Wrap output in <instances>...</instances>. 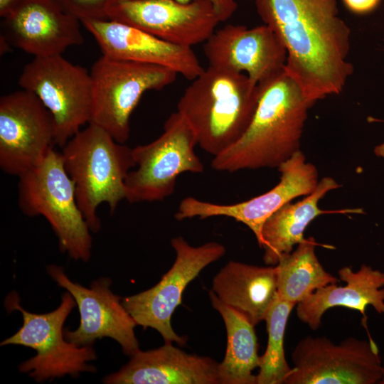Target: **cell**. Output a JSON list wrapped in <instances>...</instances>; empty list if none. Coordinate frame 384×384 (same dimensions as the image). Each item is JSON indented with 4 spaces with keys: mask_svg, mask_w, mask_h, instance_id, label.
Returning <instances> with one entry per match:
<instances>
[{
    "mask_svg": "<svg viewBox=\"0 0 384 384\" xmlns=\"http://www.w3.org/2000/svg\"><path fill=\"white\" fill-rule=\"evenodd\" d=\"M338 274L346 285L331 284L316 290L297 304L299 319L316 331L328 309L336 306L354 309L361 314V324L369 340L373 341L367 326L366 309L370 305L377 313L384 314V272L363 264L356 272L351 267H343Z\"/></svg>",
    "mask_w": 384,
    "mask_h": 384,
    "instance_id": "cell-20",
    "label": "cell"
},
{
    "mask_svg": "<svg viewBox=\"0 0 384 384\" xmlns=\"http://www.w3.org/2000/svg\"><path fill=\"white\" fill-rule=\"evenodd\" d=\"M15 292L5 299L8 312L19 311L23 317L21 328L13 336L4 340L1 346L20 345L30 347L36 355L18 366L23 373H29L37 382L69 375L77 377L81 372L96 371L87 362L95 360L92 346H80L67 341L63 330L64 322L76 302L68 292L63 294L59 306L48 313L34 314L25 310Z\"/></svg>",
    "mask_w": 384,
    "mask_h": 384,
    "instance_id": "cell-6",
    "label": "cell"
},
{
    "mask_svg": "<svg viewBox=\"0 0 384 384\" xmlns=\"http://www.w3.org/2000/svg\"><path fill=\"white\" fill-rule=\"evenodd\" d=\"M257 12L287 53L285 70L316 102L340 94L353 65L348 60L351 29L336 0H254Z\"/></svg>",
    "mask_w": 384,
    "mask_h": 384,
    "instance_id": "cell-1",
    "label": "cell"
},
{
    "mask_svg": "<svg viewBox=\"0 0 384 384\" xmlns=\"http://www.w3.org/2000/svg\"><path fill=\"white\" fill-rule=\"evenodd\" d=\"M340 186L333 178L324 177L311 193L295 203L284 205L265 220L262 247L266 265H276L282 255L291 252L294 245L304 241V232L316 217L328 213H363L361 209L328 211L319 207V201L328 192Z\"/></svg>",
    "mask_w": 384,
    "mask_h": 384,
    "instance_id": "cell-22",
    "label": "cell"
},
{
    "mask_svg": "<svg viewBox=\"0 0 384 384\" xmlns=\"http://www.w3.org/2000/svg\"><path fill=\"white\" fill-rule=\"evenodd\" d=\"M55 145L51 114L26 90L0 98V168L18 177L38 164Z\"/></svg>",
    "mask_w": 384,
    "mask_h": 384,
    "instance_id": "cell-13",
    "label": "cell"
},
{
    "mask_svg": "<svg viewBox=\"0 0 384 384\" xmlns=\"http://www.w3.org/2000/svg\"><path fill=\"white\" fill-rule=\"evenodd\" d=\"M3 19L2 35L34 58L62 55L68 48L84 43L80 21L53 0H23Z\"/></svg>",
    "mask_w": 384,
    "mask_h": 384,
    "instance_id": "cell-18",
    "label": "cell"
},
{
    "mask_svg": "<svg viewBox=\"0 0 384 384\" xmlns=\"http://www.w3.org/2000/svg\"><path fill=\"white\" fill-rule=\"evenodd\" d=\"M379 384H384V371H383L382 378L380 379V380L379 382Z\"/></svg>",
    "mask_w": 384,
    "mask_h": 384,
    "instance_id": "cell-31",
    "label": "cell"
},
{
    "mask_svg": "<svg viewBox=\"0 0 384 384\" xmlns=\"http://www.w3.org/2000/svg\"><path fill=\"white\" fill-rule=\"evenodd\" d=\"M279 182L270 191L246 201L235 204L213 203L194 197L184 198L179 203L175 218L178 220L198 217L232 218L246 225L255 234L262 247V229L265 220L294 198L311 193L319 184L316 167L306 162L299 150L279 168Z\"/></svg>",
    "mask_w": 384,
    "mask_h": 384,
    "instance_id": "cell-14",
    "label": "cell"
},
{
    "mask_svg": "<svg viewBox=\"0 0 384 384\" xmlns=\"http://www.w3.org/2000/svg\"><path fill=\"white\" fill-rule=\"evenodd\" d=\"M218 363L188 353L172 343L132 356L117 372L106 375V384H219Z\"/></svg>",
    "mask_w": 384,
    "mask_h": 384,
    "instance_id": "cell-19",
    "label": "cell"
},
{
    "mask_svg": "<svg viewBox=\"0 0 384 384\" xmlns=\"http://www.w3.org/2000/svg\"><path fill=\"white\" fill-rule=\"evenodd\" d=\"M260 98L259 85L247 75L208 65L177 103L193 129L198 145L215 156L245 132Z\"/></svg>",
    "mask_w": 384,
    "mask_h": 384,
    "instance_id": "cell-3",
    "label": "cell"
},
{
    "mask_svg": "<svg viewBox=\"0 0 384 384\" xmlns=\"http://www.w3.org/2000/svg\"><path fill=\"white\" fill-rule=\"evenodd\" d=\"M258 85L260 98L250 124L234 144L213 156V169H278L300 150L308 112L315 102L285 69Z\"/></svg>",
    "mask_w": 384,
    "mask_h": 384,
    "instance_id": "cell-2",
    "label": "cell"
},
{
    "mask_svg": "<svg viewBox=\"0 0 384 384\" xmlns=\"http://www.w3.org/2000/svg\"><path fill=\"white\" fill-rule=\"evenodd\" d=\"M65 12L83 20L107 19V11L116 0H53Z\"/></svg>",
    "mask_w": 384,
    "mask_h": 384,
    "instance_id": "cell-26",
    "label": "cell"
},
{
    "mask_svg": "<svg viewBox=\"0 0 384 384\" xmlns=\"http://www.w3.org/2000/svg\"><path fill=\"white\" fill-rule=\"evenodd\" d=\"M213 307L221 315L227 332V347L218 363L219 384H256L252 370L259 366L255 326L240 313L223 303L211 290Z\"/></svg>",
    "mask_w": 384,
    "mask_h": 384,
    "instance_id": "cell-23",
    "label": "cell"
},
{
    "mask_svg": "<svg viewBox=\"0 0 384 384\" xmlns=\"http://www.w3.org/2000/svg\"><path fill=\"white\" fill-rule=\"evenodd\" d=\"M23 0H0V16L3 18L10 15Z\"/></svg>",
    "mask_w": 384,
    "mask_h": 384,
    "instance_id": "cell-29",
    "label": "cell"
},
{
    "mask_svg": "<svg viewBox=\"0 0 384 384\" xmlns=\"http://www.w3.org/2000/svg\"><path fill=\"white\" fill-rule=\"evenodd\" d=\"M171 244L176 259L169 270L153 287L124 297L122 303L137 325L156 330L165 343L184 345L186 338L173 329L171 316L181 304L186 286L207 265L222 257L225 248L216 242L194 247L181 236L174 238Z\"/></svg>",
    "mask_w": 384,
    "mask_h": 384,
    "instance_id": "cell-11",
    "label": "cell"
},
{
    "mask_svg": "<svg viewBox=\"0 0 384 384\" xmlns=\"http://www.w3.org/2000/svg\"><path fill=\"white\" fill-rule=\"evenodd\" d=\"M107 19L189 48L204 43L223 22L210 0H117L110 7Z\"/></svg>",
    "mask_w": 384,
    "mask_h": 384,
    "instance_id": "cell-12",
    "label": "cell"
},
{
    "mask_svg": "<svg viewBox=\"0 0 384 384\" xmlns=\"http://www.w3.org/2000/svg\"><path fill=\"white\" fill-rule=\"evenodd\" d=\"M102 55L161 65L193 80L204 70L192 48L176 45L134 26L110 19L83 20Z\"/></svg>",
    "mask_w": 384,
    "mask_h": 384,
    "instance_id": "cell-17",
    "label": "cell"
},
{
    "mask_svg": "<svg viewBox=\"0 0 384 384\" xmlns=\"http://www.w3.org/2000/svg\"><path fill=\"white\" fill-rule=\"evenodd\" d=\"M117 1V0H116ZM179 2L186 3L193 0H176ZM218 11L219 12L222 21H225L230 18L238 9L236 0H210Z\"/></svg>",
    "mask_w": 384,
    "mask_h": 384,
    "instance_id": "cell-28",
    "label": "cell"
},
{
    "mask_svg": "<svg viewBox=\"0 0 384 384\" xmlns=\"http://www.w3.org/2000/svg\"><path fill=\"white\" fill-rule=\"evenodd\" d=\"M211 290L256 326L265 319L277 295L276 267L229 261L214 277Z\"/></svg>",
    "mask_w": 384,
    "mask_h": 384,
    "instance_id": "cell-21",
    "label": "cell"
},
{
    "mask_svg": "<svg viewBox=\"0 0 384 384\" xmlns=\"http://www.w3.org/2000/svg\"><path fill=\"white\" fill-rule=\"evenodd\" d=\"M18 178V205L22 213L44 217L62 252L75 260L89 261L91 230L77 203L74 183L64 168L61 152L53 148L43 161Z\"/></svg>",
    "mask_w": 384,
    "mask_h": 384,
    "instance_id": "cell-5",
    "label": "cell"
},
{
    "mask_svg": "<svg viewBox=\"0 0 384 384\" xmlns=\"http://www.w3.org/2000/svg\"><path fill=\"white\" fill-rule=\"evenodd\" d=\"M295 306L277 294L265 316L268 341L264 354L260 356L256 384H282L291 374L292 368L286 360L284 338L288 318Z\"/></svg>",
    "mask_w": 384,
    "mask_h": 384,
    "instance_id": "cell-25",
    "label": "cell"
},
{
    "mask_svg": "<svg viewBox=\"0 0 384 384\" xmlns=\"http://www.w3.org/2000/svg\"><path fill=\"white\" fill-rule=\"evenodd\" d=\"M346 7L357 14H365L373 11L380 0H343Z\"/></svg>",
    "mask_w": 384,
    "mask_h": 384,
    "instance_id": "cell-27",
    "label": "cell"
},
{
    "mask_svg": "<svg viewBox=\"0 0 384 384\" xmlns=\"http://www.w3.org/2000/svg\"><path fill=\"white\" fill-rule=\"evenodd\" d=\"M203 51L209 66L244 73L257 85L284 71L287 58L284 45L265 24L225 25L203 43Z\"/></svg>",
    "mask_w": 384,
    "mask_h": 384,
    "instance_id": "cell-16",
    "label": "cell"
},
{
    "mask_svg": "<svg viewBox=\"0 0 384 384\" xmlns=\"http://www.w3.org/2000/svg\"><path fill=\"white\" fill-rule=\"evenodd\" d=\"M92 109L90 123L117 142L129 138L130 117L142 95L172 84L177 73L168 68L114 58L105 55L92 65Z\"/></svg>",
    "mask_w": 384,
    "mask_h": 384,
    "instance_id": "cell-7",
    "label": "cell"
},
{
    "mask_svg": "<svg viewBox=\"0 0 384 384\" xmlns=\"http://www.w3.org/2000/svg\"><path fill=\"white\" fill-rule=\"evenodd\" d=\"M252 1H254V0H252Z\"/></svg>",
    "mask_w": 384,
    "mask_h": 384,
    "instance_id": "cell-32",
    "label": "cell"
},
{
    "mask_svg": "<svg viewBox=\"0 0 384 384\" xmlns=\"http://www.w3.org/2000/svg\"><path fill=\"white\" fill-rule=\"evenodd\" d=\"M49 275L57 284L74 297L80 320L74 331L65 330L67 341L80 346H92L98 338L110 337L117 341L124 354L133 356L139 350L134 328L137 325L110 287L112 280L100 277L94 280L90 288L72 282L62 267L50 265Z\"/></svg>",
    "mask_w": 384,
    "mask_h": 384,
    "instance_id": "cell-15",
    "label": "cell"
},
{
    "mask_svg": "<svg viewBox=\"0 0 384 384\" xmlns=\"http://www.w3.org/2000/svg\"><path fill=\"white\" fill-rule=\"evenodd\" d=\"M196 144V134L186 119L173 112L159 137L132 148L135 167L125 181V200L161 201L174 193L181 174L202 173L204 166L195 152Z\"/></svg>",
    "mask_w": 384,
    "mask_h": 384,
    "instance_id": "cell-8",
    "label": "cell"
},
{
    "mask_svg": "<svg viewBox=\"0 0 384 384\" xmlns=\"http://www.w3.org/2000/svg\"><path fill=\"white\" fill-rule=\"evenodd\" d=\"M316 245L310 237L298 244L294 251L280 257L275 267L281 299L297 304L316 290L338 282L320 263L315 253Z\"/></svg>",
    "mask_w": 384,
    "mask_h": 384,
    "instance_id": "cell-24",
    "label": "cell"
},
{
    "mask_svg": "<svg viewBox=\"0 0 384 384\" xmlns=\"http://www.w3.org/2000/svg\"><path fill=\"white\" fill-rule=\"evenodd\" d=\"M18 85L36 95L51 114L55 145L63 148L83 125L90 122V73L62 55L35 57L24 66Z\"/></svg>",
    "mask_w": 384,
    "mask_h": 384,
    "instance_id": "cell-9",
    "label": "cell"
},
{
    "mask_svg": "<svg viewBox=\"0 0 384 384\" xmlns=\"http://www.w3.org/2000/svg\"><path fill=\"white\" fill-rule=\"evenodd\" d=\"M61 149L78 207L91 232L97 233L101 228L98 206L105 203L113 213L126 199L125 181L135 167L132 148L117 142L101 127L89 123Z\"/></svg>",
    "mask_w": 384,
    "mask_h": 384,
    "instance_id": "cell-4",
    "label": "cell"
},
{
    "mask_svg": "<svg viewBox=\"0 0 384 384\" xmlns=\"http://www.w3.org/2000/svg\"><path fill=\"white\" fill-rule=\"evenodd\" d=\"M374 153L376 156L384 158V142L375 147Z\"/></svg>",
    "mask_w": 384,
    "mask_h": 384,
    "instance_id": "cell-30",
    "label": "cell"
},
{
    "mask_svg": "<svg viewBox=\"0 0 384 384\" xmlns=\"http://www.w3.org/2000/svg\"><path fill=\"white\" fill-rule=\"evenodd\" d=\"M284 384H377L384 365L374 341L349 337L334 344L308 336L295 346Z\"/></svg>",
    "mask_w": 384,
    "mask_h": 384,
    "instance_id": "cell-10",
    "label": "cell"
}]
</instances>
